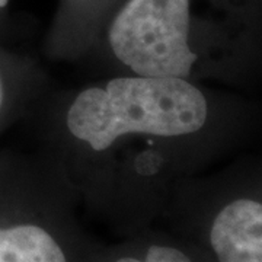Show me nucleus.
Listing matches in <instances>:
<instances>
[{
	"label": "nucleus",
	"mask_w": 262,
	"mask_h": 262,
	"mask_svg": "<svg viewBox=\"0 0 262 262\" xmlns=\"http://www.w3.org/2000/svg\"><path fill=\"white\" fill-rule=\"evenodd\" d=\"M50 118L44 159L124 237L163 217L236 131L233 108L206 84L128 73L66 96Z\"/></svg>",
	"instance_id": "1"
},
{
	"label": "nucleus",
	"mask_w": 262,
	"mask_h": 262,
	"mask_svg": "<svg viewBox=\"0 0 262 262\" xmlns=\"http://www.w3.org/2000/svg\"><path fill=\"white\" fill-rule=\"evenodd\" d=\"M103 41L121 73L198 84L233 80L256 54L248 41L204 24L194 0H125Z\"/></svg>",
	"instance_id": "2"
},
{
	"label": "nucleus",
	"mask_w": 262,
	"mask_h": 262,
	"mask_svg": "<svg viewBox=\"0 0 262 262\" xmlns=\"http://www.w3.org/2000/svg\"><path fill=\"white\" fill-rule=\"evenodd\" d=\"M77 196L47 160L0 158V262H92L101 245Z\"/></svg>",
	"instance_id": "3"
},
{
	"label": "nucleus",
	"mask_w": 262,
	"mask_h": 262,
	"mask_svg": "<svg viewBox=\"0 0 262 262\" xmlns=\"http://www.w3.org/2000/svg\"><path fill=\"white\" fill-rule=\"evenodd\" d=\"M173 233L187 239L208 262H262V198L256 181L179 188L165 211Z\"/></svg>",
	"instance_id": "4"
},
{
	"label": "nucleus",
	"mask_w": 262,
	"mask_h": 262,
	"mask_svg": "<svg viewBox=\"0 0 262 262\" xmlns=\"http://www.w3.org/2000/svg\"><path fill=\"white\" fill-rule=\"evenodd\" d=\"M92 262H208L187 239L146 227L120 244L101 246Z\"/></svg>",
	"instance_id": "5"
},
{
	"label": "nucleus",
	"mask_w": 262,
	"mask_h": 262,
	"mask_svg": "<svg viewBox=\"0 0 262 262\" xmlns=\"http://www.w3.org/2000/svg\"><path fill=\"white\" fill-rule=\"evenodd\" d=\"M34 77L25 61L0 48V131L24 108L34 89Z\"/></svg>",
	"instance_id": "6"
},
{
	"label": "nucleus",
	"mask_w": 262,
	"mask_h": 262,
	"mask_svg": "<svg viewBox=\"0 0 262 262\" xmlns=\"http://www.w3.org/2000/svg\"><path fill=\"white\" fill-rule=\"evenodd\" d=\"M9 0H0V10H3L6 6H8Z\"/></svg>",
	"instance_id": "7"
}]
</instances>
